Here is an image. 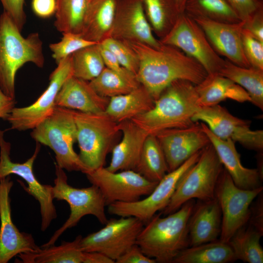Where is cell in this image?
Masks as SVG:
<instances>
[{"label": "cell", "instance_id": "6da1fadb", "mask_svg": "<svg viewBox=\"0 0 263 263\" xmlns=\"http://www.w3.org/2000/svg\"><path fill=\"white\" fill-rule=\"evenodd\" d=\"M124 41L138 57L137 80L154 100L175 80H186L198 85L207 75L198 62L175 47L162 44L155 48L136 41Z\"/></svg>", "mask_w": 263, "mask_h": 263}, {"label": "cell", "instance_id": "7a4b0ae2", "mask_svg": "<svg viewBox=\"0 0 263 263\" xmlns=\"http://www.w3.org/2000/svg\"><path fill=\"white\" fill-rule=\"evenodd\" d=\"M195 204L194 199H191L165 217H161L160 214L155 215L145 224L136 244L156 262L172 263L189 245L188 222Z\"/></svg>", "mask_w": 263, "mask_h": 263}, {"label": "cell", "instance_id": "3957f363", "mask_svg": "<svg viewBox=\"0 0 263 263\" xmlns=\"http://www.w3.org/2000/svg\"><path fill=\"white\" fill-rule=\"evenodd\" d=\"M196 85L183 79L174 81L154 101L153 108L131 120L149 135L164 130L189 127L200 107Z\"/></svg>", "mask_w": 263, "mask_h": 263}, {"label": "cell", "instance_id": "277c9868", "mask_svg": "<svg viewBox=\"0 0 263 263\" xmlns=\"http://www.w3.org/2000/svg\"><path fill=\"white\" fill-rule=\"evenodd\" d=\"M11 17L0 15V88L15 99V77L18 71L31 62L39 68L44 65L42 42L38 33L24 37Z\"/></svg>", "mask_w": 263, "mask_h": 263}, {"label": "cell", "instance_id": "5b68a950", "mask_svg": "<svg viewBox=\"0 0 263 263\" xmlns=\"http://www.w3.org/2000/svg\"><path fill=\"white\" fill-rule=\"evenodd\" d=\"M36 142L49 147L55 154L56 165L69 171H89L74 149L76 128L74 110L56 106L48 117L30 133Z\"/></svg>", "mask_w": 263, "mask_h": 263}, {"label": "cell", "instance_id": "8992f818", "mask_svg": "<svg viewBox=\"0 0 263 263\" xmlns=\"http://www.w3.org/2000/svg\"><path fill=\"white\" fill-rule=\"evenodd\" d=\"M74 116L80 161L89 171L104 167L106 156L121 132L118 123L105 113L74 110Z\"/></svg>", "mask_w": 263, "mask_h": 263}, {"label": "cell", "instance_id": "52a82bcc", "mask_svg": "<svg viewBox=\"0 0 263 263\" xmlns=\"http://www.w3.org/2000/svg\"><path fill=\"white\" fill-rule=\"evenodd\" d=\"M223 169L214 147L209 144L202 150L197 161L181 176L162 213L165 215L172 213L191 199L207 201L214 198Z\"/></svg>", "mask_w": 263, "mask_h": 263}, {"label": "cell", "instance_id": "ba28073f", "mask_svg": "<svg viewBox=\"0 0 263 263\" xmlns=\"http://www.w3.org/2000/svg\"><path fill=\"white\" fill-rule=\"evenodd\" d=\"M56 178L52 186L54 199L66 201L70 208L69 217L63 225L41 248L55 245L59 237L68 229L76 226L85 216H94L103 225L108 221L105 212L106 206L103 196L95 186L82 188L71 186L68 183L67 176L63 169L56 165Z\"/></svg>", "mask_w": 263, "mask_h": 263}, {"label": "cell", "instance_id": "9c48e42d", "mask_svg": "<svg viewBox=\"0 0 263 263\" xmlns=\"http://www.w3.org/2000/svg\"><path fill=\"white\" fill-rule=\"evenodd\" d=\"M4 131L0 130V179L15 174L25 181L27 186L21 182L20 184L25 191L38 202L41 215L40 229L45 231L56 218L57 212L53 203L52 186L40 183L33 170L35 161L40 150V144L36 142L33 154L25 162H14L10 158L11 143L4 139Z\"/></svg>", "mask_w": 263, "mask_h": 263}, {"label": "cell", "instance_id": "30bf717a", "mask_svg": "<svg viewBox=\"0 0 263 263\" xmlns=\"http://www.w3.org/2000/svg\"><path fill=\"white\" fill-rule=\"evenodd\" d=\"M263 189V186L253 189H245L237 187L223 169L215 191V197L222 212L220 241L228 243L233 235L248 222L250 206Z\"/></svg>", "mask_w": 263, "mask_h": 263}, {"label": "cell", "instance_id": "8fae6325", "mask_svg": "<svg viewBox=\"0 0 263 263\" xmlns=\"http://www.w3.org/2000/svg\"><path fill=\"white\" fill-rule=\"evenodd\" d=\"M160 42L181 50L198 62L207 74H218L225 61L213 49L201 27L184 12Z\"/></svg>", "mask_w": 263, "mask_h": 263}, {"label": "cell", "instance_id": "7c38bea8", "mask_svg": "<svg viewBox=\"0 0 263 263\" xmlns=\"http://www.w3.org/2000/svg\"><path fill=\"white\" fill-rule=\"evenodd\" d=\"M202 150L193 154L177 169L168 172L146 198L133 202L111 204L108 206L109 213L119 217H134L146 224L158 211H162L167 207L179 179L197 161Z\"/></svg>", "mask_w": 263, "mask_h": 263}, {"label": "cell", "instance_id": "4fadbf2b", "mask_svg": "<svg viewBox=\"0 0 263 263\" xmlns=\"http://www.w3.org/2000/svg\"><path fill=\"white\" fill-rule=\"evenodd\" d=\"M85 174L91 184L99 189L106 206L138 201L150 194L158 183L146 179L133 170L112 172L103 167Z\"/></svg>", "mask_w": 263, "mask_h": 263}, {"label": "cell", "instance_id": "5bb4252c", "mask_svg": "<svg viewBox=\"0 0 263 263\" xmlns=\"http://www.w3.org/2000/svg\"><path fill=\"white\" fill-rule=\"evenodd\" d=\"M108 220L105 226L80 242L84 252H98L115 262L130 247L136 244L144 223L134 217H119Z\"/></svg>", "mask_w": 263, "mask_h": 263}, {"label": "cell", "instance_id": "9a60e30c", "mask_svg": "<svg viewBox=\"0 0 263 263\" xmlns=\"http://www.w3.org/2000/svg\"><path fill=\"white\" fill-rule=\"evenodd\" d=\"M194 122L202 121L216 136L230 139L244 148L256 151L263 149V131H252L250 121L235 117L219 104L199 107L192 118Z\"/></svg>", "mask_w": 263, "mask_h": 263}, {"label": "cell", "instance_id": "2e32d148", "mask_svg": "<svg viewBox=\"0 0 263 263\" xmlns=\"http://www.w3.org/2000/svg\"><path fill=\"white\" fill-rule=\"evenodd\" d=\"M73 75L72 55L57 64L49 76L46 89L32 104L24 107H14L7 121L10 130L24 131L34 129L51 115L56 107V95L65 81Z\"/></svg>", "mask_w": 263, "mask_h": 263}, {"label": "cell", "instance_id": "e0dca14e", "mask_svg": "<svg viewBox=\"0 0 263 263\" xmlns=\"http://www.w3.org/2000/svg\"><path fill=\"white\" fill-rule=\"evenodd\" d=\"M13 185L10 175L0 179V263L40 249L33 235L20 231L12 221L10 193Z\"/></svg>", "mask_w": 263, "mask_h": 263}, {"label": "cell", "instance_id": "ac0fdd59", "mask_svg": "<svg viewBox=\"0 0 263 263\" xmlns=\"http://www.w3.org/2000/svg\"><path fill=\"white\" fill-rule=\"evenodd\" d=\"M155 135L163 150L169 172L177 169L210 144L198 122L186 128L164 130Z\"/></svg>", "mask_w": 263, "mask_h": 263}, {"label": "cell", "instance_id": "d6986e66", "mask_svg": "<svg viewBox=\"0 0 263 263\" xmlns=\"http://www.w3.org/2000/svg\"><path fill=\"white\" fill-rule=\"evenodd\" d=\"M114 35L155 48L162 43L155 38L146 16L142 0H117Z\"/></svg>", "mask_w": 263, "mask_h": 263}, {"label": "cell", "instance_id": "ffe728a7", "mask_svg": "<svg viewBox=\"0 0 263 263\" xmlns=\"http://www.w3.org/2000/svg\"><path fill=\"white\" fill-rule=\"evenodd\" d=\"M201 27L209 42L219 55L226 57L233 64L249 68L242 47V32L244 21L228 23L201 19H193Z\"/></svg>", "mask_w": 263, "mask_h": 263}, {"label": "cell", "instance_id": "44dd1931", "mask_svg": "<svg viewBox=\"0 0 263 263\" xmlns=\"http://www.w3.org/2000/svg\"><path fill=\"white\" fill-rule=\"evenodd\" d=\"M200 124L224 168L230 176L234 184L237 187L245 189H253L262 186L261 172L258 169H248L243 166L240 154L235 147V143L230 139L223 140L219 138L209 130L206 124L203 122Z\"/></svg>", "mask_w": 263, "mask_h": 263}, {"label": "cell", "instance_id": "7402d4cb", "mask_svg": "<svg viewBox=\"0 0 263 263\" xmlns=\"http://www.w3.org/2000/svg\"><path fill=\"white\" fill-rule=\"evenodd\" d=\"M110 98L99 95L89 81L73 75L63 83L56 99V106L86 113H104Z\"/></svg>", "mask_w": 263, "mask_h": 263}, {"label": "cell", "instance_id": "603a6c76", "mask_svg": "<svg viewBox=\"0 0 263 263\" xmlns=\"http://www.w3.org/2000/svg\"><path fill=\"white\" fill-rule=\"evenodd\" d=\"M118 125L122 138L113 147L111 162L106 168L112 172L135 170L144 142L149 134L132 120L118 123Z\"/></svg>", "mask_w": 263, "mask_h": 263}, {"label": "cell", "instance_id": "cb8c5ba5", "mask_svg": "<svg viewBox=\"0 0 263 263\" xmlns=\"http://www.w3.org/2000/svg\"><path fill=\"white\" fill-rule=\"evenodd\" d=\"M221 225V209L215 197L195 204L188 222L189 246L218 240Z\"/></svg>", "mask_w": 263, "mask_h": 263}, {"label": "cell", "instance_id": "d4e9b609", "mask_svg": "<svg viewBox=\"0 0 263 263\" xmlns=\"http://www.w3.org/2000/svg\"><path fill=\"white\" fill-rule=\"evenodd\" d=\"M196 89L200 107L214 106L226 99L240 103L251 101L244 89L218 74H207L201 83L196 85Z\"/></svg>", "mask_w": 263, "mask_h": 263}, {"label": "cell", "instance_id": "484cf974", "mask_svg": "<svg viewBox=\"0 0 263 263\" xmlns=\"http://www.w3.org/2000/svg\"><path fill=\"white\" fill-rule=\"evenodd\" d=\"M154 101L141 85L128 94L110 98L104 113L118 123L149 111L154 106Z\"/></svg>", "mask_w": 263, "mask_h": 263}, {"label": "cell", "instance_id": "4316f807", "mask_svg": "<svg viewBox=\"0 0 263 263\" xmlns=\"http://www.w3.org/2000/svg\"><path fill=\"white\" fill-rule=\"evenodd\" d=\"M117 0H92L81 33L85 39L100 42L113 25Z\"/></svg>", "mask_w": 263, "mask_h": 263}, {"label": "cell", "instance_id": "83f0119b", "mask_svg": "<svg viewBox=\"0 0 263 263\" xmlns=\"http://www.w3.org/2000/svg\"><path fill=\"white\" fill-rule=\"evenodd\" d=\"M82 237L77 236L70 242L63 241L61 244L41 248L34 253L18 255L19 262L22 263H83V251L80 246Z\"/></svg>", "mask_w": 263, "mask_h": 263}, {"label": "cell", "instance_id": "f1b7e54d", "mask_svg": "<svg viewBox=\"0 0 263 263\" xmlns=\"http://www.w3.org/2000/svg\"><path fill=\"white\" fill-rule=\"evenodd\" d=\"M228 243L219 239L182 250L175 257L174 263H227L236 261Z\"/></svg>", "mask_w": 263, "mask_h": 263}, {"label": "cell", "instance_id": "f546056e", "mask_svg": "<svg viewBox=\"0 0 263 263\" xmlns=\"http://www.w3.org/2000/svg\"><path fill=\"white\" fill-rule=\"evenodd\" d=\"M218 74L242 87L249 94L250 102L263 110V70L240 67L226 59Z\"/></svg>", "mask_w": 263, "mask_h": 263}, {"label": "cell", "instance_id": "4dcf8cb0", "mask_svg": "<svg viewBox=\"0 0 263 263\" xmlns=\"http://www.w3.org/2000/svg\"><path fill=\"white\" fill-rule=\"evenodd\" d=\"M92 0H56L54 26L62 33L81 34Z\"/></svg>", "mask_w": 263, "mask_h": 263}, {"label": "cell", "instance_id": "1f68e13d", "mask_svg": "<svg viewBox=\"0 0 263 263\" xmlns=\"http://www.w3.org/2000/svg\"><path fill=\"white\" fill-rule=\"evenodd\" d=\"M89 83L99 95L109 98L128 94L141 85L136 75L128 70L119 72L106 67Z\"/></svg>", "mask_w": 263, "mask_h": 263}, {"label": "cell", "instance_id": "d6a6232c", "mask_svg": "<svg viewBox=\"0 0 263 263\" xmlns=\"http://www.w3.org/2000/svg\"><path fill=\"white\" fill-rule=\"evenodd\" d=\"M135 171L156 183L169 172L163 150L155 135L149 134L146 137Z\"/></svg>", "mask_w": 263, "mask_h": 263}, {"label": "cell", "instance_id": "836d02e7", "mask_svg": "<svg viewBox=\"0 0 263 263\" xmlns=\"http://www.w3.org/2000/svg\"><path fill=\"white\" fill-rule=\"evenodd\" d=\"M184 12L192 19L228 23L242 21L226 0H187Z\"/></svg>", "mask_w": 263, "mask_h": 263}, {"label": "cell", "instance_id": "e575fe53", "mask_svg": "<svg viewBox=\"0 0 263 263\" xmlns=\"http://www.w3.org/2000/svg\"><path fill=\"white\" fill-rule=\"evenodd\" d=\"M263 234L250 225L239 229L228 243L237 260L248 263H263V249L260 244Z\"/></svg>", "mask_w": 263, "mask_h": 263}, {"label": "cell", "instance_id": "d590c367", "mask_svg": "<svg viewBox=\"0 0 263 263\" xmlns=\"http://www.w3.org/2000/svg\"><path fill=\"white\" fill-rule=\"evenodd\" d=\"M151 27L162 38L171 29L180 13L174 0H142Z\"/></svg>", "mask_w": 263, "mask_h": 263}, {"label": "cell", "instance_id": "8d00e7d4", "mask_svg": "<svg viewBox=\"0 0 263 263\" xmlns=\"http://www.w3.org/2000/svg\"><path fill=\"white\" fill-rule=\"evenodd\" d=\"M73 75L90 81L105 67L99 43L80 49L72 55Z\"/></svg>", "mask_w": 263, "mask_h": 263}, {"label": "cell", "instance_id": "74e56055", "mask_svg": "<svg viewBox=\"0 0 263 263\" xmlns=\"http://www.w3.org/2000/svg\"><path fill=\"white\" fill-rule=\"evenodd\" d=\"M99 42L84 38L80 34L62 33V37L58 42L51 43L49 48L56 64L80 49Z\"/></svg>", "mask_w": 263, "mask_h": 263}, {"label": "cell", "instance_id": "f35d334b", "mask_svg": "<svg viewBox=\"0 0 263 263\" xmlns=\"http://www.w3.org/2000/svg\"><path fill=\"white\" fill-rule=\"evenodd\" d=\"M99 43L113 54L122 67L136 75L139 68V60L136 54L128 45L110 37Z\"/></svg>", "mask_w": 263, "mask_h": 263}, {"label": "cell", "instance_id": "ab89813d", "mask_svg": "<svg viewBox=\"0 0 263 263\" xmlns=\"http://www.w3.org/2000/svg\"><path fill=\"white\" fill-rule=\"evenodd\" d=\"M242 43L244 55L250 66L263 70V41L258 40L243 28Z\"/></svg>", "mask_w": 263, "mask_h": 263}, {"label": "cell", "instance_id": "60d3db41", "mask_svg": "<svg viewBox=\"0 0 263 263\" xmlns=\"http://www.w3.org/2000/svg\"><path fill=\"white\" fill-rule=\"evenodd\" d=\"M6 12L13 19L19 29L21 31L26 21L24 10V0H0Z\"/></svg>", "mask_w": 263, "mask_h": 263}, {"label": "cell", "instance_id": "b9f144b4", "mask_svg": "<svg viewBox=\"0 0 263 263\" xmlns=\"http://www.w3.org/2000/svg\"><path fill=\"white\" fill-rule=\"evenodd\" d=\"M242 21L263 7V0H226Z\"/></svg>", "mask_w": 263, "mask_h": 263}, {"label": "cell", "instance_id": "7bdbcfd3", "mask_svg": "<svg viewBox=\"0 0 263 263\" xmlns=\"http://www.w3.org/2000/svg\"><path fill=\"white\" fill-rule=\"evenodd\" d=\"M243 28L258 40L263 41V7L244 21Z\"/></svg>", "mask_w": 263, "mask_h": 263}, {"label": "cell", "instance_id": "ee69618b", "mask_svg": "<svg viewBox=\"0 0 263 263\" xmlns=\"http://www.w3.org/2000/svg\"><path fill=\"white\" fill-rule=\"evenodd\" d=\"M116 263H155L156 261L146 256L139 246L135 244L130 247L116 261Z\"/></svg>", "mask_w": 263, "mask_h": 263}, {"label": "cell", "instance_id": "f6af8a7d", "mask_svg": "<svg viewBox=\"0 0 263 263\" xmlns=\"http://www.w3.org/2000/svg\"><path fill=\"white\" fill-rule=\"evenodd\" d=\"M32 8L34 13L41 18H48L55 14L56 0H32Z\"/></svg>", "mask_w": 263, "mask_h": 263}, {"label": "cell", "instance_id": "bcb514c9", "mask_svg": "<svg viewBox=\"0 0 263 263\" xmlns=\"http://www.w3.org/2000/svg\"><path fill=\"white\" fill-rule=\"evenodd\" d=\"M258 199L250 209V215L248 221L250 225L257 231L263 234V197L260 193Z\"/></svg>", "mask_w": 263, "mask_h": 263}, {"label": "cell", "instance_id": "7dc6e473", "mask_svg": "<svg viewBox=\"0 0 263 263\" xmlns=\"http://www.w3.org/2000/svg\"><path fill=\"white\" fill-rule=\"evenodd\" d=\"M100 51L105 67L116 72H122L126 69L122 67L113 54L99 43Z\"/></svg>", "mask_w": 263, "mask_h": 263}, {"label": "cell", "instance_id": "c3c4849f", "mask_svg": "<svg viewBox=\"0 0 263 263\" xmlns=\"http://www.w3.org/2000/svg\"><path fill=\"white\" fill-rule=\"evenodd\" d=\"M15 104V99L7 95L0 88V118L6 120Z\"/></svg>", "mask_w": 263, "mask_h": 263}, {"label": "cell", "instance_id": "681fc988", "mask_svg": "<svg viewBox=\"0 0 263 263\" xmlns=\"http://www.w3.org/2000/svg\"><path fill=\"white\" fill-rule=\"evenodd\" d=\"M84 252V251H83ZM115 262L98 252H84L83 263H114Z\"/></svg>", "mask_w": 263, "mask_h": 263}, {"label": "cell", "instance_id": "f907efd6", "mask_svg": "<svg viewBox=\"0 0 263 263\" xmlns=\"http://www.w3.org/2000/svg\"><path fill=\"white\" fill-rule=\"evenodd\" d=\"M180 13H183L187 0H174Z\"/></svg>", "mask_w": 263, "mask_h": 263}]
</instances>
